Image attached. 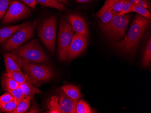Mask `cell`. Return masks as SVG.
I'll return each instance as SVG.
<instances>
[{
    "instance_id": "19",
    "label": "cell",
    "mask_w": 151,
    "mask_h": 113,
    "mask_svg": "<svg viewBox=\"0 0 151 113\" xmlns=\"http://www.w3.org/2000/svg\"><path fill=\"white\" fill-rule=\"evenodd\" d=\"M4 75L6 76L12 77L17 82H18L19 84H22L26 82L28 79H29L28 75L27 74L24 75L23 72H22V71L6 72Z\"/></svg>"
},
{
    "instance_id": "10",
    "label": "cell",
    "mask_w": 151,
    "mask_h": 113,
    "mask_svg": "<svg viewBox=\"0 0 151 113\" xmlns=\"http://www.w3.org/2000/svg\"><path fill=\"white\" fill-rule=\"evenodd\" d=\"M59 103L63 113H76L78 99H75L68 97L63 91L58 90Z\"/></svg>"
},
{
    "instance_id": "34",
    "label": "cell",
    "mask_w": 151,
    "mask_h": 113,
    "mask_svg": "<svg viewBox=\"0 0 151 113\" xmlns=\"http://www.w3.org/2000/svg\"><path fill=\"white\" fill-rule=\"evenodd\" d=\"M56 1L63 4H66V5L68 4V0H56Z\"/></svg>"
},
{
    "instance_id": "6",
    "label": "cell",
    "mask_w": 151,
    "mask_h": 113,
    "mask_svg": "<svg viewBox=\"0 0 151 113\" xmlns=\"http://www.w3.org/2000/svg\"><path fill=\"white\" fill-rule=\"evenodd\" d=\"M57 19L54 16L45 20L38 28L40 38L52 54L55 52L57 33Z\"/></svg>"
},
{
    "instance_id": "21",
    "label": "cell",
    "mask_w": 151,
    "mask_h": 113,
    "mask_svg": "<svg viewBox=\"0 0 151 113\" xmlns=\"http://www.w3.org/2000/svg\"><path fill=\"white\" fill-rule=\"evenodd\" d=\"M50 110L47 111L50 113H63L60 107L59 103V98L56 96L52 97L50 102Z\"/></svg>"
},
{
    "instance_id": "33",
    "label": "cell",
    "mask_w": 151,
    "mask_h": 113,
    "mask_svg": "<svg viewBox=\"0 0 151 113\" xmlns=\"http://www.w3.org/2000/svg\"><path fill=\"white\" fill-rule=\"evenodd\" d=\"M39 112L40 111L39 109L36 107H33V108L28 111L27 113H39Z\"/></svg>"
},
{
    "instance_id": "20",
    "label": "cell",
    "mask_w": 151,
    "mask_h": 113,
    "mask_svg": "<svg viewBox=\"0 0 151 113\" xmlns=\"http://www.w3.org/2000/svg\"><path fill=\"white\" fill-rule=\"evenodd\" d=\"M132 12L138 13L139 15L147 18L148 19H151V15L150 12L146 8L141 5L137 2L133 3L132 6Z\"/></svg>"
},
{
    "instance_id": "11",
    "label": "cell",
    "mask_w": 151,
    "mask_h": 113,
    "mask_svg": "<svg viewBox=\"0 0 151 113\" xmlns=\"http://www.w3.org/2000/svg\"><path fill=\"white\" fill-rule=\"evenodd\" d=\"M68 21L76 33L81 34L86 38L89 37V32L87 24L84 19L77 15H68Z\"/></svg>"
},
{
    "instance_id": "12",
    "label": "cell",
    "mask_w": 151,
    "mask_h": 113,
    "mask_svg": "<svg viewBox=\"0 0 151 113\" xmlns=\"http://www.w3.org/2000/svg\"><path fill=\"white\" fill-rule=\"evenodd\" d=\"M6 72L21 71L22 64L18 56L14 53H7L4 55Z\"/></svg>"
},
{
    "instance_id": "15",
    "label": "cell",
    "mask_w": 151,
    "mask_h": 113,
    "mask_svg": "<svg viewBox=\"0 0 151 113\" xmlns=\"http://www.w3.org/2000/svg\"><path fill=\"white\" fill-rule=\"evenodd\" d=\"M113 10L106 2L99 10L96 14V16L101 20V22L107 23L111 20L113 17Z\"/></svg>"
},
{
    "instance_id": "22",
    "label": "cell",
    "mask_w": 151,
    "mask_h": 113,
    "mask_svg": "<svg viewBox=\"0 0 151 113\" xmlns=\"http://www.w3.org/2000/svg\"><path fill=\"white\" fill-rule=\"evenodd\" d=\"M30 103V99L24 98L19 103L15 109L10 113H25L29 108Z\"/></svg>"
},
{
    "instance_id": "17",
    "label": "cell",
    "mask_w": 151,
    "mask_h": 113,
    "mask_svg": "<svg viewBox=\"0 0 151 113\" xmlns=\"http://www.w3.org/2000/svg\"><path fill=\"white\" fill-rule=\"evenodd\" d=\"M1 85L5 91L14 90L20 87V84L18 82L12 77L4 75L1 78Z\"/></svg>"
},
{
    "instance_id": "23",
    "label": "cell",
    "mask_w": 151,
    "mask_h": 113,
    "mask_svg": "<svg viewBox=\"0 0 151 113\" xmlns=\"http://www.w3.org/2000/svg\"><path fill=\"white\" fill-rule=\"evenodd\" d=\"M151 62V38L147 43V45L145 50L143 59L142 65L145 67H147L150 65Z\"/></svg>"
},
{
    "instance_id": "3",
    "label": "cell",
    "mask_w": 151,
    "mask_h": 113,
    "mask_svg": "<svg viewBox=\"0 0 151 113\" xmlns=\"http://www.w3.org/2000/svg\"><path fill=\"white\" fill-rule=\"evenodd\" d=\"M112 13L113 17L109 22L103 23L99 22V24L102 31L110 39L118 43L124 36L131 16L128 13L119 16L113 11Z\"/></svg>"
},
{
    "instance_id": "24",
    "label": "cell",
    "mask_w": 151,
    "mask_h": 113,
    "mask_svg": "<svg viewBox=\"0 0 151 113\" xmlns=\"http://www.w3.org/2000/svg\"><path fill=\"white\" fill-rule=\"evenodd\" d=\"M19 102L14 99L11 102L0 105V112L11 113L16 108Z\"/></svg>"
},
{
    "instance_id": "9",
    "label": "cell",
    "mask_w": 151,
    "mask_h": 113,
    "mask_svg": "<svg viewBox=\"0 0 151 113\" xmlns=\"http://www.w3.org/2000/svg\"><path fill=\"white\" fill-rule=\"evenodd\" d=\"M87 44V38L78 33H74L69 48L68 59L72 60L80 55L86 48Z\"/></svg>"
},
{
    "instance_id": "8",
    "label": "cell",
    "mask_w": 151,
    "mask_h": 113,
    "mask_svg": "<svg viewBox=\"0 0 151 113\" xmlns=\"http://www.w3.org/2000/svg\"><path fill=\"white\" fill-rule=\"evenodd\" d=\"M30 13V8L20 1L15 0L10 4L2 19V23L7 24L17 21L29 16Z\"/></svg>"
},
{
    "instance_id": "7",
    "label": "cell",
    "mask_w": 151,
    "mask_h": 113,
    "mask_svg": "<svg viewBox=\"0 0 151 113\" xmlns=\"http://www.w3.org/2000/svg\"><path fill=\"white\" fill-rule=\"evenodd\" d=\"M20 61L22 68L32 82L46 81L52 78L53 72L47 66Z\"/></svg>"
},
{
    "instance_id": "30",
    "label": "cell",
    "mask_w": 151,
    "mask_h": 113,
    "mask_svg": "<svg viewBox=\"0 0 151 113\" xmlns=\"http://www.w3.org/2000/svg\"><path fill=\"white\" fill-rule=\"evenodd\" d=\"M13 96L10 94V93H6L2 96L0 97V105L5 104L8 102H11L14 99Z\"/></svg>"
},
{
    "instance_id": "27",
    "label": "cell",
    "mask_w": 151,
    "mask_h": 113,
    "mask_svg": "<svg viewBox=\"0 0 151 113\" xmlns=\"http://www.w3.org/2000/svg\"><path fill=\"white\" fill-rule=\"evenodd\" d=\"M6 91L10 93V94L13 96L14 98L19 102L22 101L24 98H25L23 92L20 87L14 90H7Z\"/></svg>"
},
{
    "instance_id": "28",
    "label": "cell",
    "mask_w": 151,
    "mask_h": 113,
    "mask_svg": "<svg viewBox=\"0 0 151 113\" xmlns=\"http://www.w3.org/2000/svg\"><path fill=\"white\" fill-rule=\"evenodd\" d=\"M133 4L131 0H124L122 11L119 13H117L118 15L121 16L128 14L129 13L132 12V6Z\"/></svg>"
},
{
    "instance_id": "25",
    "label": "cell",
    "mask_w": 151,
    "mask_h": 113,
    "mask_svg": "<svg viewBox=\"0 0 151 113\" xmlns=\"http://www.w3.org/2000/svg\"><path fill=\"white\" fill-rule=\"evenodd\" d=\"M95 113L89 105L83 100L79 101L76 108V113Z\"/></svg>"
},
{
    "instance_id": "4",
    "label": "cell",
    "mask_w": 151,
    "mask_h": 113,
    "mask_svg": "<svg viewBox=\"0 0 151 113\" xmlns=\"http://www.w3.org/2000/svg\"><path fill=\"white\" fill-rule=\"evenodd\" d=\"M74 32V30L69 21L64 18H61L58 42V53L61 60L64 61L68 59Z\"/></svg>"
},
{
    "instance_id": "26",
    "label": "cell",
    "mask_w": 151,
    "mask_h": 113,
    "mask_svg": "<svg viewBox=\"0 0 151 113\" xmlns=\"http://www.w3.org/2000/svg\"><path fill=\"white\" fill-rule=\"evenodd\" d=\"M106 1L113 11L119 13L122 11L124 0H106Z\"/></svg>"
},
{
    "instance_id": "32",
    "label": "cell",
    "mask_w": 151,
    "mask_h": 113,
    "mask_svg": "<svg viewBox=\"0 0 151 113\" xmlns=\"http://www.w3.org/2000/svg\"><path fill=\"white\" fill-rule=\"evenodd\" d=\"M131 2L133 3L135 2H137L139 3L141 5L143 6L145 8H147V3L146 0H131Z\"/></svg>"
},
{
    "instance_id": "5",
    "label": "cell",
    "mask_w": 151,
    "mask_h": 113,
    "mask_svg": "<svg viewBox=\"0 0 151 113\" xmlns=\"http://www.w3.org/2000/svg\"><path fill=\"white\" fill-rule=\"evenodd\" d=\"M36 21L28 23L6 41L2 43V49L6 51H12L19 48L34 35L36 26Z\"/></svg>"
},
{
    "instance_id": "16",
    "label": "cell",
    "mask_w": 151,
    "mask_h": 113,
    "mask_svg": "<svg viewBox=\"0 0 151 113\" xmlns=\"http://www.w3.org/2000/svg\"><path fill=\"white\" fill-rule=\"evenodd\" d=\"M61 89L68 97L75 99H78L81 97L79 89L76 86L71 84H67L62 86Z\"/></svg>"
},
{
    "instance_id": "13",
    "label": "cell",
    "mask_w": 151,
    "mask_h": 113,
    "mask_svg": "<svg viewBox=\"0 0 151 113\" xmlns=\"http://www.w3.org/2000/svg\"><path fill=\"white\" fill-rule=\"evenodd\" d=\"M20 87L23 92L24 97L30 100L34 98L35 94H40L42 92L32 84L30 79H28L26 82L20 84Z\"/></svg>"
},
{
    "instance_id": "14",
    "label": "cell",
    "mask_w": 151,
    "mask_h": 113,
    "mask_svg": "<svg viewBox=\"0 0 151 113\" xmlns=\"http://www.w3.org/2000/svg\"><path fill=\"white\" fill-rule=\"evenodd\" d=\"M28 22L19 25L8 26L0 28V43H2Z\"/></svg>"
},
{
    "instance_id": "31",
    "label": "cell",
    "mask_w": 151,
    "mask_h": 113,
    "mask_svg": "<svg viewBox=\"0 0 151 113\" xmlns=\"http://www.w3.org/2000/svg\"><path fill=\"white\" fill-rule=\"evenodd\" d=\"M20 1H22L23 3L29 6V7L34 9H35L36 5L38 4V2L36 0H20Z\"/></svg>"
},
{
    "instance_id": "1",
    "label": "cell",
    "mask_w": 151,
    "mask_h": 113,
    "mask_svg": "<svg viewBox=\"0 0 151 113\" xmlns=\"http://www.w3.org/2000/svg\"><path fill=\"white\" fill-rule=\"evenodd\" d=\"M150 22V19L137 15L126 37L123 40L117 43L115 48L126 54H134Z\"/></svg>"
},
{
    "instance_id": "29",
    "label": "cell",
    "mask_w": 151,
    "mask_h": 113,
    "mask_svg": "<svg viewBox=\"0 0 151 113\" xmlns=\"http://www.w3.org/2000/svg\"><path fill=\"white\" fill-rule=\"evenodd\" d=\"M12 0H0V19L5 15Z\"/></svg>"
},
{
    "instance_id": "18",
    "label": "cell",
    "mask_w": 151,
    "mask_h": 113,
    "mask_svg": "<svg viewBox=\"0 0 151 113\" xmlns=\"http://www.w3.org/2000/svg\"><path fill=\"white\" fill-rule=\"evenodd\" d=\"M38 3L46 6L55 8L59 11H64L67 9L66 6L62 3H60L56 0H36Z\"/></svg>"
},
{
    "instance_id": "35",
    "label": "cell",
    "mask_w": 151,
    "mask_h": 113,
    "mask_svg": "<svg viewBox=\"0 0 151 113\" xmlns=\"http://www.w3.org/2000/svg\"><path fill=\"white\" fill-rule=\"evenodd\" d=\"M77 1L78 2H80V3H83V2L90 1L91 0H77Z\"/></svg>"
},
{
    "instance_id": "2",
    "label": "cell",
    "mask_w": 151,
    "mask_h": 113,
    "mask_svg": "<svg viewBox=\"0 0 151 113\" xmlns=\"http://www.w3.org/2000/svg\"><path fill=\"white\" fill-rule=\"evenodd\" d=\"M12 52L18 56L20 61L26 63L41 64L46 63L50 60L36 39L12 50Z\"/></svg>"
}]
</instances>
